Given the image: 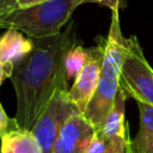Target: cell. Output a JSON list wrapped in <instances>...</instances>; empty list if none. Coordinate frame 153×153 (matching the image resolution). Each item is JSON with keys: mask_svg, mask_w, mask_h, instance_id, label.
<instances>
[{"mask_svg": "<svg viewBox=\"0 0 153 153\" xmlns=\"http://www.w3.org/2000/svg\"><path fill=\"white\" fill-rule=\"evenodd\" d=\"M30 38L32 49L13 65L10 76L17 96L16 120L29 130L66 79L65 56L75 45V25L72 23L54 36Z\"/></svg>", "mask_w": 153, "mask_h": 153, "instance_id": "obj_1", "label": "cell"}, {"mask_svg": "<svg viewBox=\"0 0 153 153\" xmlns=\"http://www.w3.org/2000/svg\"><path fill=\"white\" fill-rule=\"evenodd\" d=\"M128 51V38L122 33L118 10H112L110 29L106 38H104V54L98 87L84 112L97 131L102 128L120 90V78Z\"/></svg>", "mask_w": 153, "mask_h": 153, "instance_id": "obj_2", "label": "cell"}, {"mask_svg": "<svg viewBox=\"0 0 153 153\" xmlns=\"http://www.w3.org/2000/svg\"><path fill=\"white\" fill-rule=\"evenodd\" d=\"M78 7L76 0H48L0 16V29L13 27L29 37H48L61 32Z\"/></svg>", "mask_w": 153, "mask_h": 153, "instance_id": "obj_3", "label": "cell"}, {"mask_svg": "<svg viewBox=\"0 0 153 153\" xmlns=\"http://www.w3.org/2000/svg\"><path fill=\"white\" fill-rule=\"evenodd\" d=\"M80 112L71 100L67 88V79H63L56 87L48 105L30 129L36 136L42 153H53V147L63 122L73 114Z\"/></svg>", "mask_w": 153, "mask_h": 153, "instance_id": "obj_4", "label": "cell"}, {"mask_svg": "<svg viewBox=\"0 0 153 153\" xmlns=\"http://www.w3.org/2000/svg\"><path fill=\"white\" fill-rule=\"evenodd\" d=\"M128 45L129 51L122 68L120 87L127 97L153 106V69L135 36L128 38Z\"/></svg>", "mask_w": 153, "mask_h": 153, "instance_id": "obj_5", "label": "cell"}, {"mask_svg": "<svg viewBox=\"0 0 153 153\" xmlns=\"http://www.w3.org/2000/svg\"><path fill=\"white\" fill-rule=\"evenodd\" d=\"M104 54V38H98L97 45L90 48V55L86 65L75 76L73 85L68 88V96L80 112H85L93 98L98 82Z\"/></svg>", "mask_w": 153, "mask_h": 153, "instance_id": "obj_6", "label": "cell"}, {"mask_svg": "<svg viewBox=\"0 0 153 153\" xmlns=\"http://www.w3.org/2000/svg\"><path fill=\"white\" fill-rule=\"evenodd\" d=\"M96 134V128L82 112L73 114L60 128L53 153H88Z\"/></svg>", "mask_w": 153, "mask_h": 153, "instance_id": "obj_7", "label": "cell"}, {"mask_svg": "<svg viewBox=\"0 0 153 153\" xmlns=\"http://www.w3.org/2000/svg\"><path fill=\"white\" fill-rule=\"evenodd\" d=\"M127 94L120 87L115 102L108 112L102 128L97 131V135L104 140H109L116 136H127L128 127L124 120V104L127 99Z\"/></svg>", "mask_w": 153, "mask_h": 153, "instance_id": "obj_8", "label": "cell"}, {"mask_svg": "<svg viewBox=\"0 0 153 153\" xmlns=\"http://www.w3.org/2000/svg\"><path fill=\"white\" fill-rule=\"evenodd\" d=\"M32 49L31 38H25L22 31L8 27L0 38V62L14 65Z\"/></svg>", "mask_w": 153, "mask_h": 153, "instance_id": "obj_9", "label": "cell"}, {"mask_svg": "<svg viewBox=\"0 0 153 153\" xmlns=\"http://www.w3.org/2000/svg\"><path fill=\"white\" fill-rule=\"evenodd\" d=\"M140 111V128L131 140L133 153H153V106L136 100Z\"/></svg>", "mask_w": 153, "mask_h": 153, "instance_id": "obj_10", "label": "cell"}, {"mask_svg": "<svg viewBox=\"0 0 153 153\" xmlns=\"http://www.w3.org/2000/svg\"><path fill=\"white\" fill-rule=\"evenodd\" d=\"M0 140L1 153H42L36 136L29 129L18 128L4 135Z\"/></svg>", "mask_w": 153, "mask_h": 153, "instance_id": "obj_11", "label": "cell"}, {"mask_svg": "<svg viewBox=\"0 0 153 153\" xmlns=\"http://www.w3.org/2000/svg\"><path fill=\"white\" fill-rule=\"evenodd\" d=\"M90 55V48H84L82 45H74L65 56V72L67 81L75 79L82 67L86 65Z\"/></svg>", "mask_w": 153, "mask_h": 153, "instance_id": "obj_12", "label": "cell"}, {"mask_svg": "<svg viewBox=\"0 0 153 153\" xmlns=\"http://www.w3.org/2000/svg\"><path fill=\"white\" fill-rule=\"evenodd\" d=\"M100 153H133L131 140L129 139V135L116 136L105 140V147Z\"/></svg>", "mask_w": 153, "mask_h": 153, "instance_id": "obj_13", "label": "cell"}, {"mask_svg": "<svg viewBox=\"0 0 153 153\" xmlns=\"http://www.w3.org/2000/svg\"><path fill=\"white\" fill-rule=\"evenodd\" d=\"M18 128H20V127H19L17 120L8 117L7 114L5 112V110H4L2 105H1V103H0V139H1L4 135H6V134H8L10 131L16 130V129H18Z\"/></svg>", "mask_w": 153, "mask_h": 153, "instance_id": "obj_14", "label": "cell"}, {"mask_svg": "<svg viewBox=\"0 0 153 153\" xmlns=\"http://www.w3.org/2000/svg\"><path fill=\"white\" fill-rule=\"evenodd\" d=\"M87 2H92V4H98L102 6H106L109 7L111 11L112 10H118L124 7V0H76L78 6L79 5H84Z\"/></svg>", "mask_w": 153, "mask_h": 153, "instance_id": "obj_15", "label": "cell"}, {"mask_svg": "<svg viewBox=\"0 0 153 153\" xmlns=\"http://www.w3.org/2000/svg\"><path fill=\"white\" fill-rule=\"evenodd\" d=\"M17 0H0V16L17 10Z\"/></svg>", "mask_w": 153, "mask_h": 153, "instance_id": "obj_16", "label": "cell"}, {"mask_svg": "<svg viewBox=\"0 0 153 153\" xmlns=\"http://www.w3.org/2000/svg\"><path fill=\"white\" fill-rule=\"evenodd\" d=\"M12 71H13V65L0 62V85H1V82L4 81V79L11 76Z\"/></svg>", "mask_w": 153, "mask_h": 153, "instance_id": "obj_17", "label": "cell"}, {"mask_svg": "<svg viewBox=\"0 0 153 153\" xmlns=\"http://www.w3.org/2000/svg\"><path fill=\"white\" fill-rule=\"evenodd\" d=\"M48 0H17V7L18 8H25V7H30L41 2H44Z\"/></svg>", "mask_w": 153, "mask_h": 153, "instance_id": "obj_18", "label": "cell"}]
</instances>
